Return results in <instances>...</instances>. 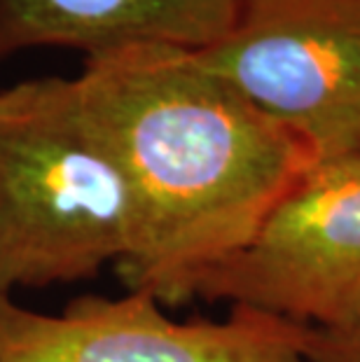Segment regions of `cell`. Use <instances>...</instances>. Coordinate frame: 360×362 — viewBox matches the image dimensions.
Here are the masks:
<instances>
[{
    "label": "cell",
    "instance_id": "277c9868",
    "mask_svg": "<svg viewBox=\"0 0 360 362\" xmlns=\"http://www.w3.org/2000/svg\"><path fill=\"white\" fill-rule=\"evenodd\" d=\"M197 299L309 327L360 315V155L316 161L246 248L206 276Z\"/></svg>",
    "mask_w": 360,
    "mask_h": 362
},
{
    "label": "cell",
    "instance_id": "7a4b0ae2",
    "mask_svg": "<svg viewBox=\"0 0 360 362\" xmlns=\"http://www.w3.org/2000/svg\"><path fill=\"white\" fill-rule=\"evenodd\" d=\"M132 238V194L78 80L0 89V295L96 279Z\"/></svg>",
    "mask_w": 360,
    "mask_h": 362
},
{
    "label": "cell",
    "instance_id": "3957f363",
    "mask_svg": "<svg viewBox=\"0 0 360 362\" xmlns=\"http://www.w3.org/2000/svg\"><path fill=\"white\" fill-rule=\"evenodd\" d=\"M197 54L318 161L360 155V0H243Z\"/></svg>",
    "mask_w": 360,
    "mask_h": 362
},
{
    "label": "cell",
    "instance_id": "52a82bcc",
    "mask_svg": "<svg viewBox=\"0 0 360 362\" xmlns=\"http://www.w3.org/2000/svg\"><path fill=\"white\" fill-rule=\"evenodd\" d=\"M302 346L309 362H360V315L337 327L306 325Z\"/></svg>",
    "mask_w": 360,
    "mask_h": 362
},
{
    "label": "cell",
    "instance_id": "8992f818",
    "mask_svg": "<svg viewBox=\"0 0 360 362\" xmlns=\"http://www.w3.org/2000/svg\"><path fill=\"white\" fill-rule=\"evenodd\" d=\"M243 0H0V64L26 49L87 57L168 45L204 52L234 28Z\"/></svg>",
    "mask_w": 360,
    "mask_h": 362
},
{
    "label": "cell",
    "instance_id": "6da1fadb",
    "mask_svg": "<svg viewBox=\"0 0 360 362\" xmlns=\"http://www.w3.org/2000/svg\"><path fill=\"white\" fill-rule=\"evenodd\" d=\"M75 80L134 204L117 274L162 306L197 299L318 161L197 52L132 45L87 57Z\"/></svg>",
    "mask_w": 360,
    "mask_h": 362
},
{
    "label": "cell",
    "instance_id": "5b68a950",
    "mask_svg": "<svg viewBox=\"0 0 360 362\" xmlns=\"http://www.w3.org/2000/svg\"><path fill=\"white\" fill-rule=\"evenodd\" d=\"M306 325L232 304L225 320H173L152 295H82L40 313L0 295V362H309Z\"/></svg>",
    "mask_w": 360,
    "mask_h": 362
}]
</instances>
